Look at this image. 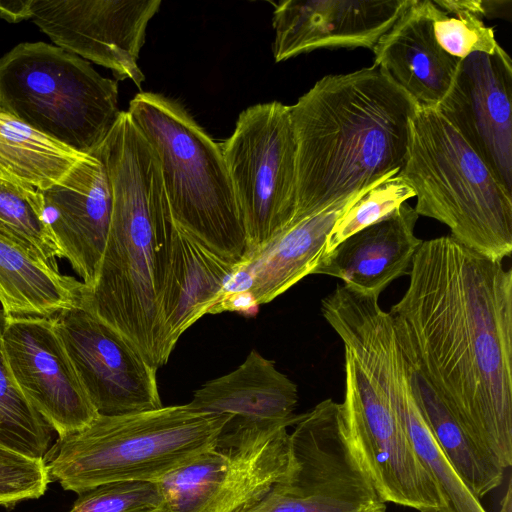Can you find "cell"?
I'll use <instances>...</instances> for the list:
<instances>
[{
    "label": "cell",
    "mask_w": 512,
    "mask_h": 512,
    "mask_svg": "<svg viewBox=\"0 0 512 512\" xmlns=\"http://www.w3.org/2000/svg\"><path fill=\"white\" fill-rule=\"evenodd\" d=\"M388 311L403 358L503 468L512 465V270L441 236L422 241Z\"/></svg>",
    "instance_id": "6da1fadb"
},
{
    "label": "cell",
    "mask_w": 512,
    "mask_h": 512,
    "mask_svg": "<svg viewBox=\"0 0 512 512\" xmlns=\"http://www.w3.org/2000/svg\"><path fill=\"white\" fill-rule=\"evenodd\" d=\"M417 108L375 65L326 75L290 105L296 142L292 223L398 174Z\"/></svg>",
    "instance_id": "7a4b0ae2"
},
{
    "label": "cell",
    "mask_w": 512,
    "mask_h": 512,
    "mask_svg": "<svg viewBox=\"0 0 512 512\" xmlns=\"http://www.w3.org/2000/svg\"><path fill=\"white\" fill-rule=\"evenodd\" d=\"M94 155L107 171L112 213L98 277L83 306L158 369L166 364L159 302L175 228L158 160L127 111Z\"/></svg>",
    "instance_id": "3957f363"
},
{
    "label": "cell",
    "mask_w": 512,
    "mask_h": 512,
    "mask_svg": "<svg viewBox=\"0 0 512 512\" xmlns=\"http://www.w3.org/2000/svg\"><path fill=\"white\" fill-rule=\"evenodd\" d=\"M230 419L188 404L98 415L50 448V479L77 494L111 482H158L213 447Z\"/></svg>",
    "instance_id": "277c9868"
},
{
    "label": "cell",
    "mask_w": 512,
    "mask_h": 512,
    "mask_svg": "<svg viewBox=\"0 0 512 512\" xmlns=\"http://www.w3.org/2000/svg\"><path fill=\"white\" fill-rule=\"evenodd\" d=\"M399 175L418 215L433 218L467 248L503 262L512 253V192L435 109L418 107Z\"/></svg>",
    "instance_id": "5b68a950"
},
{
    "label": "cell",
    "mask_w": 512,
    "mask_h": 512,
    "mask_svg": "<svg viewBox=\"0 0 512 512\" xmlns=\"http://www.w3.org/2000/svg\"><path fill=\"white\" fill-rule=\"evenodd\" d=\"M127 113L157 157L175 223L222 258L245 259L246 235L220 144L160 94H136Z\"/></svg>",
    "instance_id": "8992f818"
},
{
    "label": "cell",
    "mask_w": 512,
    "mask_h": 512,
    "mask_svg": "<svg viewBox=\"0 0 512 512\" xmlns=\"http://www.w3.org/2000/svg\"><path fill=\"white\" fill-rule=\"evenodd\" d=\"M0 110L76 152L94 155L117 123V82L85 59L45 42L0 58Z\"/></svg>",
    "instance_id": "52a82bcc"
},
{
    "label": "cell",
    "mask_w": 512,
    "mask_h": 512,
    "mask_svg": "<svg viewBox=\"0 0 512 512\" xmlns=\"http://www.w3.org/2000/svg\"><path fill=\"white\" fill-rule=\"evenodd\" d=\"M293 426L289 474L240 512H386L349 442L341 403L325 399Z\"/></svg>",
    "instance_id": "ba28073f"
},
{
    "label": "cell",
    "mask_w": 512,
    "mask_h": 512,
    "mask_svg": "<svg viewBox=\"0 0 512 512\" xmlns=\"http://www.w3.org/2000/svg\"><path fill=\"white\" fill-rule=\"evenodd\" d=\"M220 146L243 222L247 257L295 216L296 142L290 106L272 101L248 107Z\"/></svg>",
    "instance_id": "9c48e42d"
},
{
    "label": "cell",
    "mask_w": 512,
    "mask_h": 512,
    "mask_svg": "<svg viewBox=\"0 0 512 512\" xmlns=\"http://www.w3.org/2000/svg\"><path fill=\"white\" fill-rule=\"evenodd\" d=\"M288 425L229 420L217 443L158 481L167 512H240L292 468Z\"/></svg>",
    "instance_id": "30bf717a"
},
{
    "label": "cell",
    "mask_w": 512,
    "mask_h": 512,
    "mask_svg": "<svg viewBox=\"0 0 512 512\" xmlns=\"http://www.w3.org/2000/svg\"><path fill=\"white\" fill-rule=\"evenodd\" d=\"M344 351L343 421L349 442L378 494L386 503L452 512L439 484L415 452L381 379Z\"/></svg>",
    "instance_id": "8fae6325"
},
{
    "label": "cell",
    "mask_w": 512,
    "mask_h": 512,
    "mask_svg": "<svg viewBox=\"0 0 512 512\" xmlns=\"http://www.w3.org/2000/svg\"><path fill=\"white\" fill-rule=\"evenodd\" d=\"M55 329L99 415L159 409L156 371L118 330L82 305L53 317Z\"/></svg>",
    "instance_id": "7c38bea8"
},
{
    "label": "cell",
    "mask_w": 512,
    "mask_h": 512,
    "mask_svg": "<svg viewBox=\"0 0 512 512\" xmlns=\"http://www.w3.org/2000/svg\"><path fill=\"white\" fill-rule=\"evenodd\" d=\"M160 0H33V22L54 43L141 88L138 60Z\"/></svg>",
    "instance_id": "4fadbf2b"
},
{
    "label": "cell",
    "mask_w": 512,
    "mask_h": 512,
    "mask_svg": "<svg viewBox=\"0 0 512 512\" xmlns=\"http://www.w3.org/2000/svg\"><path fill=\"white\" fill-rule=\"evenodd\" d=\"M2 347L18 389L59 439L81 431L99 415L53 318L6 317Z\"/></svg>",
    "instance_id": "5bb4252c"
},
{
    "label": "cell",
    "mask_w": 512,
    "mask_h": 512,
    "mask_svg": "<svg viewBox=\"0 0 512 512\" xmlns=\"http://www.w3.org/2000/svg\"><path fill=\"white\" fill-rule=\"evenodd\" d=\"M512 192V61L506 51L460 60L435 108Z\"/></svg>",
    "instance_id": "9a60e30c"
},
{
    "label": "cell",
    "mask_w": 512,
    "mask_h": 512,
    "mask_svg": "<svg viewBox=\"0 0 512 512\" xmlns=\"http://www.w3.org/2000/svg\"><path fill=\"white\" fill-rule=\"evenodd\" d=\"M411 0H286L275 4L273 55L281 62L317 49L367 48L395 24Z\"/></svg>",
    "instance_id": "2e32d148"
},
{
    "label": "cell",
    "mask_w": 512,
    "mask_h": 512,
    "mask_svg": "<svg viewBox=\"0 0 512 512\" xmlns=\"http://www.w3.org/2000/svg\"><path fill=\"white\" fill-rule=\"evenodd\" d=\"M47 224L88 290L96 283L112 213V193L99 157L87 155L57 184L39 190Z\"/></svg>",
    "instance_id": "e0dca14e"
},
{
    "label": "cell",
    "mask_w": 512,
    "mask_h": 512,
    "mask_svg": "<svg viewBox=\"0 0 512 512\" xmlns=\"http://www.w3.org/2000/svg\"><path fill=\"white\" fill-rule=\"evenodd\" d=\"M418 217L414 207L403 203L389 217L343 240L312 274L336 277L348 288L380 296L392 281L409 274L423 241L414 233Z\"/></svg>",
    "instance_id": "ac0fdd59"
},
{
    "label": "cell",
    "mask_w": 512,
    "mask_h": 512,
    "mask_svg": "<svg viewBox=\"0 0 512 512\" xmlns=\"http://www.w3.org/2000/svg\"><path fill=\"white\" fill-rule=\"evenodd\" d=\"M374 64L421 108H436L461 59L437 43L425 0H411L373 48Z\"/></svg>",
    "instance_id": "d6986e66"
},
{
    "label": "cell",
    "mask_w": 512,
    "mask_h": 512,
    "mask_svg": "<svg viewBox=\"0 0 512 512\" xmlns=\"http://www.w3.org/2000/svg\"><path fill=\"white\" fill-rule=\"evenodd\" d=\"M239 262L222 258L175 223L159 302L165 363L180 336L209 314Z\"/></svg>",
    "instance_id": "ffe728a7"
},
{
    "label": "cell",
    "mask_w": 512,
    "mask_h": 512,
    "mask_svg": "<svg viewBox=\"0 0 512 512\" xmlns=\"http://www.w3.org/2000/svg\"><path fill=\"white\" fill-rule=\"evenodd\" d=\"M297 385L273 361L252 350L234 371L204 383L188 405L198 411L227 415L261 426H293Z\"/></svg>",
    "instance_id": "44dd1931"
},
{
    "label": "cell",
    "mask_w": 512,
    "mask_h": 512,
    "mask_svg": "<svg viewBox=\"0 0 512 512\" xmlns=\"http://www.w3.org/2000/svg\"><path fill=\"white\" fill-rule=\"evenodd\" d=\"M358 357L385 385L415 452L439 484L451 511L488 512L456 473L427 426L410 390L394 333H375L359 348Z\"/></svg>",
    "instance_id": "7402d4cb"
},
{
    "label": "cell",
    "mask_w": 512,
    "mask_h": 512,
    "mask_svg": "<svg viewBox=\"0 0 512 512\" xmlns=\"http://www.w3.org/2000/svg\"><path fill=\"white\" fill-rule=\"evenodd\" d=\"M370 188L292 223L261 250L245 257L250 294L258 306L312 274L337 219Z\"/></svg>",
    "instance_id": "603a6c76"
},
{
    "label": "cell",
    "mask_w": 512,
    "mask_h": 512,
    "mask_svg": "<svg viewBox=\"0 0 512 512\" xmlns=\"http://www.w3.org/2000/svg\"><path fill=\"white\" fill-rule=\"evenodd\" d=\"M86 289L0 237V304L5 317L53 318L82 305Z\"/></svg>",
    "instance_id": "cb8c5ba5"
},
{
    "label": "cell",
    "mask_w": 512,
    "mask_h": 512,
    "mask_svg": "<svg viewBox=\"0 0 512 512\" xmlns=\"http://www.w3.org/2000/svg\"><path fill=\"white\" fill-rule=\"evenodd\" d=\"M404 362L414 400L456 473L478 499L497 489L505 469L473 439L425 378Z\"/></svg>",
    "instance_id": "d4e9b609"
},
{
    "label": "cell",
    "mask_w": 512,
    "mask_h": 512,
    "mask_svg": "<svg viewBox=\"0 0 512 512\" xmlns=\"http://www.w3.org/2000/svg\"><path fill=\"white\" fill-rule=\"evenodd\" d=\"M85 156L0 110V171L9 179L45 190Z\"/></svg>",
    "instance_id": "484cf974"
},
{
    "label": "cell",
    "mask_w": 512,
    "mask_h": 512,
    "mask_svg": "<svg viewBox=\"0 0 512 512\" xmlns=\"http://www.w3.org/2000/svg\"><path fill=\"white\" fill-rule=\"evenodd\" d=\"M0 237L51 267L58 268L55 260L63 258L45 219L41 192L1 177Z\"/></svg>",
    "instance_id": "4316f807"
},
{
    "label": "cell",
    "mask_w": 512,
    "mask_h": 512,
    "mask_svg": "<svg viewBox=\"0 0 512 512\" xmlns=\"http://www.w3.org/2000/svg\"><path fill=\"white\" fill-rule=\"evenodd\" d=\"M5 322L0 309V444L45 459L53 430L25 399L10 374L2 347Z\"/></svg>",
    "instance_id": "83f0119b"
},
{
    "label": "cell",
    "mask_w": 512,
    "mask_h": 512,
    "mask_svg": "<svg viewBox=\"0 0 512 512\" xmlns=\"http://www.w3.org/2000/svg\"><path fill=\"white\" fill-rule=\"evenodd\" d=\"M413 197L414 190L399 173L370 188L337 219L322 257L349 236L389 217Z\"/></svg>",
    "instance_id": "f1b7e54d"
},
{
    "label": "cell",
    "mask_w": 512,
    "mask_h": 512,
    "mask_svg": "<svg viewBox=\"0 0 512 512\" xmlns=\"http://www.w3.org/2000/svg\"><path fill=\"white\" fill-rule=\"evenodd\" d=\"M434 37L448 54L463 59L472 53L498 54L505 50L495 38L494 29L473 14H448L433 0H425Z\"/></svg>",
    "instance_id": "f546056e"
},
{
    "label": "cell",
    "mask_w": 512,
    "mask_h": 512,
    "mask_svg": "<svg viewBox=\"0 0 512 512\" xmlns=\"http://www.w3.org/2000/svg\"><path fill=\"white\" fill-rule=\"evenodd\" d=\"M68 512H167L156 481H118L78 494Z\"/></svg>",
    "instance_id": "4dcf8cb0"
},
{
    "label": "cell",
    "mask_w": 512,
    "mask_h": 512,
    "mask_svg": "<svg viewBox=\"0 0 512 512\" xmlns=\"http://www.w3.org/2000/svg\"><path fill=\"white\" fill-rule=\"evenodd\" d=\"M44 458H35L0 444V506L37 499L50 483Z\"/></svg>",
    "instance_id": "1f68e13d"
},
{
    "label": "cell",
    "mask_w": 512,
    "mask_h": 512,
    "mask_svg": "<svg viewBox=\"0 0 512 512\" xmlns=\"http://www.w3.org/2000/svg\"><path fill=\"white\" fill-rule=\"evenodd\" d=\"M435 4L448 14L467 12L479 18L504 16L505 11L510 12V7H505L511 1L500 0H433Z\"/></svg>",
    "instance_id": "d6a6232c"
},
{
    "label": "cell",
    "mask_w": 512,
    "mask_h": 512,
    "mask_svg": "<svg viewBox=\"0 0 512 512\" xmlns=\"http://www.w3.org/2000/svg\"><path fill=\"white\" fill-rule=\"evenodd\" d=\"M33 0H0V17L18 23L32 17Z\"/></svg>",
    "instance_id": "836d02e7"
},
{
    "label": "cell",
    "mask_w": 512,
    "mask_h": 512,
    "mask_svg": "<svg viewBox=\"0 0 512 512\" xmlns=\"http://www.w3.org/2000/svg\"><path fill=\"white\" fill-rule=\"evenodd\" d=\"M420 512H450V511L445 510V509H439V508H426V509L421 510Z\"/></svg>",
    "instance_id": "e575fe53"
},
{
    "label": "cell",
    "mask_w": 512,
    "mask_h": 512,
    "mask_svg": "<svg viewBox=\"0 0 512 512\" xmlns=\"http://www.w3.org/2000/svg\"><path fill=\"white\" fill-rule=\"evenodd\" d=\"M0 177H1V178H7V179H9V178H8L7 176H5L1 171H0ZM10 180H11V179H10Z\"/></svg>",
    "instance_id": "d590c367"
}]
</instances>
